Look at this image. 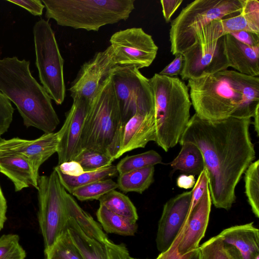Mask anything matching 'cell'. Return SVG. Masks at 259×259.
<instances>
[{
  "instance_id": "cell-1",
  "label": "cell",
  "mask_w": 259,
  "mask_h": 259,
  "mask_svg": "<svg viewBox=\"0 0 259 259\" xmlns=\"http://www.w3.org/2000/svg\"><path fill=\"white\" fill-rule=\"evenodd\" d=\"M250 118L230 117L207 120L195 113L179 141L200 150L209 179L211 202L217 208L230 209L236 200L235 189L255 158L249 133Z\"/></svg>"
},
{
  "instance_id": "cell-2",
  "label": "cell",
  "mask_w": 259,
  "mask_h": 259,
  "mask_svg": "<svg viewBox=\"0 0 259 259\" xmlns=\"http://www.w3.org/2000/svg\"><path fill=\"white\" fill-rule=\"evenodd\" d=\"M195 113L207 120L252 118L259 107V77L225 70L188 80Z\"/></svg>"
},
{
  "instance_id": "cell-3",
  "label": "cell",
  "mask_w": 259,
  "mask_h": 259,
  "mask_svg": "<svg viewBox=\"0 0 259 259\" xmlns=\"http://www.w3.org/2000/svg\"><path fill=\"white\" fill-rule=\"evenodd\" d=\"M30 62L17 57L0 60V92L16 106L27 127L53 133L60 123L51 99L33 77Z\"/></svg>"
},
{
  "instance_id": "cell-4",
  "label": "cell",
  "mask_w": 259,
  "mask_h": 259,
  "mask_svg": "<svg viewBox=\"0 0 259 259\" xmlns=\"http://www.w3.org/2000/svg\"><path fill=\"white\" fill-rule=\"evenodd\" d=\"M149 79L154 98L155 142L167 152L179 142L189 121V89L178 77L155 73Z\"/></svg>"
},
{
  "instance_id": "cell-5",
  "label": "cell",
  "mask_w": 259,
  "mask_h": 259,
  "mask_svg": "<svg viewBox=\"0 0 259 259\" xmlns=\"http://www.w3.org/2000/svg\"><path fill=\"white\" fill-rule=\"evenodd\" d=\"M124 125L110 77L90 105L81 134L82 150L117 159Z\"/></svg>"
},
{
  "instance_id": "cell-6",
  "label": "cell",
  "mask_w": 259,
  "mask_h": 259,
  "mask_svg": "<svg viewBox=\"0 0 259 259\" xmlns=\"http://www.w3.org/2000/svg\"><path fill=\"white\" fill-rule=\"evenodd\" d=\"M45 17L60 26L88 31L127 19L135 0H42Z\"/></svg>"
},
{
  "instance_id": "cell-7",
  "label": "cell",
  "mask_w": 259,
  "mask_h": 259,
  "mask_svg": "<svg viewBox=\"0 0 259 259\" xmlns=\"http://www.w3.org/2000/svg\"><path fill=\"white\" fill-rule=\"evenodd\" d=\"M244 0H195L184 8L169 29L170 52L182 54L193 44L195 32L210 22L236 16Z\"/></svg>"
},
{
  "instance_id": "cell-8",
  "label": "cell",
  "mask_w": 259,
  "mask_h": 259,
  "mask_svg": "<svg viewBox=\"0 0 259 259\" xmlns=\"http://www.w3.org/2000/svg\"><path fill=\"white\" fill-rule=\"evenodd\" d=\"M220 20L197 30L193 44L182 53L184 64L180 75L183 80L213 74L229 67L224 53V36Z\"/></svg>"
},
{
  "instance_id": "cell-9",
  "label": "cell",
  "mask_w": 259,
  "mask_h": 259,
  "mask_svg": "<svg viewBox=\"0 0 259 259\" xmlns=\"http://www.w3.org/2000/svg\"><path fill=\"white\" fill-rule=\"evenodd\" d=\"M35 64L39 80L51 99L61 105L65 97L64 60L48 21L40 19L33 28Z\"/></svg>"
},
{
  "instance_id": "cell-10",
  "label": "cell",
  "mask_w": 259,
  "mask_h": 259,
  "mask_svg": "<svg viewBox=\"0 0 259 259\" xmlns=\"http://www.w3.org/2000/svg\"><path fill=\"white\" fill-rule=\"evenodd\" d=\"M38 220L45 250L50 248L67 229L69 219L65 198L66 190L56 171L38 179Z\"/></svg>"
},
{
  "instance_id": "cell-11",
  "label": "cell",
  "mask_w": 259,
  "mask_h": 259,
  "mask_svg": "<svg viewBox=\"0 0 259 259\" xmlns=\"http://www.w3.org/2000/svg\"><path fill=\"white\" fill-rule=\"evenodd\" d=\"M110 77L124 125L137 113H154V98L149 79L139 69L134 66H117Z\"/></svg>"
},
{
  "instance_id": "cell-12",
  "label": "cell",
  "mask_w": 259,
  "mask_h": 259,
  "mask_svg": "<svg viewBox=\"0 0 259 259\" xmlns=\"http://www.w3.org/2000/svg\"><path fill=\"white\" fill-rule=\"evenodd\" d=\"M109 41L117 66H134L138 69L148 67L155 60L158 50L152 36L139 27L118 31Z\"/></svg>"
},
{
  "instance_id": "cell-13",
  "label": "cell",
  "mask_w": 259,
  "mask_h": 259,
  "mask_svg": "<svg viewBox=\"0 0 259 259\" xmlns=\"http://www.w3.org/2000/svg\"><path fill=\"white\" fill-rule=\"evenodd\" d=\"M110 46L105 50L96 53L81 66L75 79L68 89L72 99L81 98L90 104L110 78L117 66Z\"/></svg>"
},
{
  "instance_id": "cell-14",
  "label": "cell",
  "mask_w": 259,
  "mask_h": 259,
  "mask_svg": "<svg viewBox=\"0 0 259 259\" xmlns=\"http://www.w3.org/2000/svg\"><path fill=\"white\" fill-rule=\"evenodd\" d=\"M90 103L85 99H73L70 110L66 113L63 125L57 132L58 164L73 160L82 151L81 134Z\"/></svg>"
},
{
  "instance_id": "cell-15",
  "label": "cell",
  "mask_w": 259,
  "mask_h": 259,
  "mask_svg": "<svg viewBox=\"0 0 259 259\" xmlns=\"http://www.w3.org/2000/svg\"><path fill=\"white\" fill-rule=\"evenodd\" d=\"M191 197V191L184 192L164 205L156 238L157 248L160 253L170 246L182 229L190 210Z\"/></svg>"
},
{
  "instance_id": "cell-16",
  "label": "cell",
  "mask_w": 259,
  "mask_h": 259,
  "mask_svg": "<svg viewBox=\"0 0 259 259\" xmlns=\"http://www.w3.org/2000/svg\"><path fill=\"white\" fill-rule=\"evenodd\" d=\"M58 145L57 132L45 133L32 140L17 137L8 140L0 138V149L11 151L22 156L30 163L37 175L41 164L57 153Z\"/></svg>"
},
{
  "instance_id": "cell-17",
  "label": "cell",
  "mask_w": 259,
  "mask_h": 259,
  "mask_svg": "<svg viewBox=\"0 0 259 259\" xmlns=\"http://www.w3.org/2000/svg\"><path fill=\"white\" fill-rule=\"evenodd\" d=\"M211 199L209 188L194 207L189 212L183 227L182 237L177 247L180 256L185 255L199 247L208 224Z\"/></svg>"
},
{
  "instance_id": "cell-18",
  "label": "cell",
  "mask_w": 259,
  "mask_h": 259,
  "mask_svg": "<svg viewBox=\"0 0 259 259\" xmlns=\"http://www.w3.org/2000/svg\"><path fill=\"white\" fill-rule=\"evenodd\" d=\"M217 236L233 259L259 256V230L252 222L226 228Z\"/></svg>"
},
{
  "instance_id": "cell-19",
  "label": "cell",
  "mask_w": 259,
  "mask_h": 259,
  "mask_svg": "<svg viewBox=\"0 0 259 259\" xmlns=\"http://www.w3.org/2000/svg\"><path fill=\"white\" fill-rule=\"evenodd\" d=\"M156 125L154 113H137L125 124L117 158L136 149L144 148L150 141H155Z\"/></svg>"
},
{
  "instance_id": "cell-20",
  "label": "cell",
  "mask_w": 259,
  "mask_h": 259,
  "mask_svg": "<svg viewBox=\"0 0 259 259\" xmlns=\"http://www.w3.org/2000/svg\"><path fill=\"white\" fill-rule=\"evenodd\" d=\"M224 36V53L229 67L251 76L259 75V47L245 45L231 34Z\"/></svg>"
},
{
  "instance_id": "cell-21",
  "label": "cell",
  "mask_w": 259,
  "mask_h": 259,
  "mask_svg": "<svg viewBox=\"0 0 259 259\" xmlns=\"http://www.w3.org/2000/svg\"><path fill=\"white\" fill-rule=\"evenodd\" d=\"M0 172L13 182L16 192L31 186L37 189L39 176L26 159L16 153L0 149Z\"/></svg>"
},
{
  "instance_id": "cell-22",
  "label": "cell",
  "mask_w": 259,
  "mask_h": 259,
  "mask_svg": "<svg viewBox=\"0 0 259 259\" xmlns=\"http://www.w3.org/2000/svg\"><path fill=\"white\" fill-rule=\"evenodd\" d=\"M220 21L223 36L239 31H250L259 34V1L244 0L238 15Z\"/></svg>"
},
{
  "instance_id": "cell-23",
  "label": "cell",
  "mask_w": 259,
  "mask_h": 259,
  "mask_svg": "<svg viewBox=\"0 0 259 259\" xmlns=\"http://www.w3.org/2000/svg\"><path fill=\"white\" fill-rule=\"evenodd\" d=\"M65 198L69 218L75 221L86 235L104 244L109 240L99 224L80 207L74 198L66 191Z\"/></svg>"
},
{
  "instance_id": "cell-24",
  "label": "cell",
  "mask_w": 259,
  "mask_h": 259,
  "mask_svg": "<svg viewBox=\"0 0 259 259\" xmlns=\"http://www.w3.org/2000/svg\"><path fill=\"white\" fill-rule=\"evenodd\" d=\"M66 227L83 259H109L105 244L86 235L72 218H69Z\"/></svg>"
},
{
  "instance_id": "cell-25",
  "label": "cell",
  "mask_w": 259,
  "mask_h": 259,
  "mask_svg": "<svg viewBox=\"0 0 259 259\" xmlns=\"http://www.w3.org/2000/svg\"><path fill=\"white\" fill-rule=\"evenodd\" d=\"M177 156L169 163L172 172L180 170L189 175H199L204 168V162L199 148L190 143L181 145Z\"/></svg>"
},
{
  "instance_id": "cell-26",
  "label": "cell",
  "mask_w": 259,
  "mask_h": 259,
  "mask_svg": "<svg viewBox=\"0 0 259 259\" xmlns=\"http://www.w3.org/2000/svg\"><path fill=\"white\" fill-rule=\"evenodd\" d=\"M54 169L56 171L61 185L71 194L79 187L97 181L115 177L118 174L116 166L113 165L96 170L84 171L77 177L64 175L56 166Z\"/></svg>"
},
{
  "instance_id": "cell-27",
  "label": "cell",
  "mask_w": 259,
  "mask_h": 259,
  "mask_svg": "<svg viewBox=\"0 0 259 259\" xmlns=\"http://www.w3.org/2000/svg\"><path fill=\"white\" fill-rule=\"evenodd\" d=\"M96 215L103 230L108 233L133 236L138 229L137 222L116 214L100 205Z\"/></svg>"
},
{
  "instance_id": "cell-28",
  "label": "cell",
  "mask_w": 259,
  "mask_h": 259,
  "mask_svg": "<svg viewBox=\"0 0 259 259\" xmlns=\"http://www.w3.org/2000/svg\"><path fill=\"white\" fill-rule=\"evenodd\" d=\"M154 170V166H151L119 175L118 188L124 192L142 194L153 183Z\"/></svg>"
},
{
  "instance_id": "cell-29",
  "label": "cell",
  "mask_w": 259,
  "mask_h": 259,
  "mask_svg": "<svg viewBox=\"0 0 259 259\" xmlns=\"http://www.w3.org/2000/svg\"><path fill=\"white\" fill-rule=\"evenodd\" d=\"M98 200L100 205L111 211L137 222L138 219L137 209L130 199L123 193L114 190L105 194Z\"/></svg>"
},
{
  "instance_id": "cell-30",
  "label": "cell",
  "mask_w": 259,
  "mask_h": 259,
  "mask_svg": "<svg viewBox=\"0 0 259 259\" xmlns=\"http://www.w3.org/2000/svg\"><path fill=\"white\" fill-rule=\"evenodd\" d=\"M162 160L159 153L151 150L140 154L126 156L119 161L116 167L118 173L121 175L130 171L162 164Z\"/></svg>"
},
{
  "instance_id": "cell-31",
  "label": "cell",
  "mask_w": 259,
  "mask_h": 259,
  "mask_svg": "<svg viewBox=\"0 0 259 259\" xmlns=\"http://www.w3.org/2000/svg\"><path fill=\"white\" fill-rule=\"evenodd\" d=\"M44 253V259H83L67 229Z\"/></svg>"
},
{
  "instance_id": "cell-32",
  "label": "cell",
  "mask_w": 259,
  "mask_h": 259,
  "mask_svg": "<svg viewBox=\"0 0 259 259\" xmlns=\"http://www.w3.org/2000/svg\"><path fill=\"white\" fill-rule=\"evenodd\" d=\"M245 193L254 215L259 218V160L253 161L244 172Z\"/></svg>"
},
{
  "instance_id": "cell-33",
  "label": "cell",
  "mask_w": 259,
  "mask_h": 259,
  "mask_svg": "<svg viewBox=\"0 0 259 259\" xmlns=\"http://www.w3.org/2000/svg\"><path fill=\"white\" fill-rule=\"evenodd\" d=\"M118 188L117 183L110 179H107L79 187L71 194L80 201L99 200L105 194Z\"/></svg>"
},
{
  "instance_id": "cell-34",
  "label": "cell",
  "mask_w": 259,
  "mask_h": 259,
  "mask_svg": "<svg viewBox=\"0 0 259 259\" xmlns=\"http://www.w3.org/2000/svg\"><path fill=\"white\" fill-rule=\"evenodd\" d=\"M73 160L78 162L85 171L109 166L114 161L106 154L85 149L82 150Z\"/></svg>"
},
{
  "instance_id": "cell-35",
  "label": "cell",
  "mask_w": 259,
  "mask_h": 259,
  "mask_svg": "<svg viewBox=\"0 0 259 259\" xmlns=\"http://www.w3.org/2000/svg\"><path fill=\"white\" fill-rule=\"evenodd\" d=\"M25 257L18 235L9 234L0 237V259H25Z\"/></svg>"
},
{
  "instance_id": "cell-36",
  "label": "cell",
  "mask_w": 259,
  "mask_h": 259,
  "mask_svg": "<svg viewBox=\"0 0 259 259\" xmlns=\"http://www.w3.org/2000/svg\"><path fill=\"white\" fill-rule=\"evenodd\" d=\"M199 248L200 259H233L217 235L204 242Z\"/></svg>"
},
{
  "instance_id": "cell-37",
  "label": "cell",
  "mask_w": 259,
  "mask_h": 259,
  "mask_svg": "<svg viewBox=\"0 0 259 259\" xmlns=\"http://www.w3.org/2000/svg\"><path fill=\"white\" fill-rule=\"evenodd\" d=\"M14 111L11 101L0 92V136L9 129Z\"/></svg>"
},
{
  "instance_id": "cell-38",
  "label": "cell",
  "mask_w": 259,
  "mask_h": 259,
  "mask_svg": "<svg viewBox=\"0 0 259 259\" xmlns=\"http://www.w3.org/2000/svg\"><path fill=\"white\" fill-rule=\"evenodd\" d=\"M209 179L206 169L204 168L198 175V178L193 187L191 205L189 212L200 201L207 189L208 188Z\"/></svg>"
},
{
  "instance_id": "cell-39",
  "label": "cell",
  "mask_w": 259,
  "mask_h": 259,
  "mask_svg": "<svg viewBox=\"0 0 259 259\" xmlns=\"http://www.w3.org/2000/svg\"><path fill=\"white\" fill-rule=\"evenodd\" d=\"M184 64V58L182 54L175 55L174 59L166 66L159 74L162 75L174 77L180 75L182 72Z\"/></svg>"
},
{
  "instance_id": "cell-40",
  "label": "cell",
  "mask_w": 259,
  "mask_h": 259,
  "mask_svg": "<svg viewBox=\"0 0 259 259\" xmlns=\"http://www.w3.org/2000/svg\"><path fill=\"white\" fill-rule=\"evenodd\" d=\"M109 259H128L130 256L123 244H115L110 240L105 244Z\"/></svg>"
},
{
  "instance_id": "cell-41",
  "label": "cell",
  "mask_w": 259,
  "mask_h": 259,
  "mask_svg": "<svg viewBox=\"0 0 259 259\" xmlns=\"http://www.w3.org/2000/svg\"><path fill=\"white\" fill-rule=\"evenodd\" d=\"M7 1L26 9L34 16H41L45 8L41 1L40 0H7Z\"/></svg>"
},
{
  "instance_id": "cell-42",
  "label": "cell",
  "mask_w": 259,
  "mask_h": 259,
  "mask_svg": "<svg viewBox=\"0 0 259 259\" xmlns=\"http://www.w3.org/2000/svg\"><path fill=\"white\" fill-rule=\"evenodd\" d=\"M182 233L183 227L170 246L165 251L160 253L156 259H188L192 251L183 256H180L178 253L177 247Z\"/></svg>"
},
{
  "instance_id": "cell-43",
  "label": "cell",
  "mask_w": 259,
  "mask_h": 259,
  "mask_svg": "<svg viewBox=\"0 0 259 259\" xmlns=\"http://www.w3.org/2000/svg\"><path fill=\"white\" fill-rule=\"evenodd\" d=\"M240 42L252 47H259V34L247 31H239L230 33Z\"/></svg>"
},
{
  "instance_id": "cell-44",
  "label": "cell",
  "mask_w": 259,
  "mask_h": 259,
  "mask_svg": "<svg viewBox=\"0 0 259 259\" xmlns=\"http://www.w3.org/2000/svg\"><path fill=\"white\" fill-rule=\"evenodd\" d=\"M56 167L63 174L71 177H77L85 171L81 165L75 160L63 162Z\"/></svg>"
},
{
  "instance_id": "cell-45",
  "label": "cell",
  "mask_w": 259,
  "mask_h": 259,
  "mask_svg": "<svg viewBox=\"0 0 259 259\" xmlns=\"http://www.w3.org/2000/svg\"><path fill=\"white\" fill-rule=\"evenodd\" d=\"M183 0H161L162 14L166 23L170 21L171 18L183 3Z\"/></svg>"
},
{
  "instance_id": "cell-46",
  "label": "cell",
  "mask_w": 259,
  "mask_h": 259,
  "mask_svg": "<svg viewBox=\"0 0 259 259\" xmlns=\"http://www.w3.org/2000/svg\"><path fill=\"white\" fill-rule=\"evenodd\" d=\"M194 175L182 174L177 180V185L180 188L189 189L194 187L195 184Z\"/></svg>"
},
{
  "instance_id": "cell-47",
  "label": "cell",
  "mask_w": 259,
  "mask_h": 259,
  "mask_svg": "<svg viewBox=\"0 0 259 259\" xmlns=\"http://www.w3.org/2000/svg\"><path fill=\"white\" fill-rule=\"evenodd\" d=\"M7 208L6 200L0 186V231L3 228L4 224L7 219Z\"/></svg>"
},
{
  "instance_id": "cell-48",
  "label": "cell",
  "mask_w": 259,
  "mask_h": 259,
  "mask_svg": "<svg viewBox=\"0 0 259 259\" xmlns=\"http://www.w3.org/2000/svg\"><path fill=\"white\" fill-rule=\"evenodd\" d=\"M258 109L259 107H257L255 110L253 116L252 117L253 118V124L254 125V130L257 137L259 136Z\"/></svg>"
},
{
  "instance_id": "cell-49",
  "label": "cell",
  "mask_w": 259,
  "mask_h": 259,
  "mask_svg": "<svg viewBox=\"0 0 259 259\" xmlns=\"http://www.w3.org/2000/svg\"><path fill=\"white\" fill-rule=\"evenodd\" d=\"M188 259H200V250L199 247L193 250Z\"/></svg>"
},
{
  "instance_id": "cell-50",
  "label": "cell",
  "mask_w": 259,
  "mask_h": 259,
  "mask_svg": "<svg viewBox=\"0 0 259 259\" xmlns=\"http://www.w3.org/2000/svg\"><path fill=\"white\" fill-rule=\"evenodd\" d=\"M128 259H138V258H134V257H131V256H129V257H128Z\"/></svg>"
},
{
  "instance_id": "cell-51",
  "label": "cell",
  "mask_w": 259,
  "mask_h": 259,
  "mask_svg": "<svg viewBox=\"0 0 259 259\" xmlns=\"http://www.w3.org/2000/svg\"><path fill=\"white\" fill-rule=\"evenodd\" d=\"M255 259H259V256H257Z\"/></svg>"
}]
</instances>
